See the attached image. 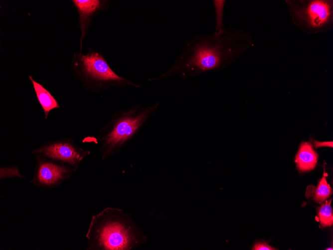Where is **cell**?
I'll return each mask as SVG.
<instances>
[{"label": "cell", "instance_id": "1", "mask_svg": "<svg viewBox=\"0 0 333 250\" xmlns=\"http://www.w3.org/2000/svg\"><path fill=\"white\" fill-rule=\"evenodd\" d=\"M253 46L249 33L231 26L220 33L195 35L186 42L182 52L166 71L149 80L173 76L184 79L209 71L222 69Z\"/></svg>", "mask_w": 333, "mask_h": 250}, {"label": "cell", "instance_id": "2", "mask_svg": "<svg viewBox=\"0 0 333 250\" xmlns=\"http://www.w3.org/2000/svg\"><path fill=\"white\" fill-rule=\"evenodd\" d=\"M86 238L87 250H132L147 241L143 231L130 215L112 207L92 217Z\"/></svg>", "mask_w": 333, "mask_h": 250}, {"label": "cell", "instance_id": "3", "mask_svg": "<svg viewBox=\"0 0 333 250\" xmlns=\"http://www.w3.org/2000/svg\"><path fill=\"white\" fill-rule=\"evenodd\" d=\"M159 105L157 102L143 107L138 104L116 110L98 131L97 141L102 161L116 155L134 139Z\"/></svg>", "mask_w": 333, "mask_h": 250}, {"label": "cell", "instance_id": "4", "mask_svg": "<svg viewBox=\"0 0 333 250\" xmlns=\"http://www.w3.org/2000/svg\"><path fill=\"white\" fill-rule=\"evenodd\" d=\"M71 68L74 77L89 91L97 93L111 87H141V84L114 72L102 53L91 48L85 54L74 53Z\"/></svg>", "mask_w": 333, "mask_h": 250}, {"label": "cell", "instance_id": "5", "mask_svg": "<svg viewBox=\"0 0 333 250\" xmlns=\"http://www.w3.org/2000/svg\"><path fill=\"white\" fill-rule=\"evenodd\" d=\"M293 23L310 35L333 28V0H286Z\"/></svg>", "mask_w": 333, "mask_h": 250}, {"label": "cell", "instance_id": "6", "mask_svg": "<svg viewBox=\"0 0 333 250\" xmlns=\"http://www.w3.org/2000/svg\"><path fill=\"white\" fill-rule=\"evenodd\" d=\"M32 155L39 154L60 162L74 172L90 151L76 144L71 138H63L45 142L31 151Z\"/></svg>", "mask_w": 333, "mask_h": 250}, {"label": "cell", "instance_id": "7", "mask_svg": "<svg viewBox=\"0 0 333 250\" xmlns=\"http://www.w3.org/2000/svg\"><path fill=\"white\" fill-rule=\"evenodd\" d=\"M35 166L30 182L42 189L55 188L68 180L74 172L64 164L39 154L33 155Z\"/></svg>", "mask_w": 333, "mask_h": 250}, {"label": "cell", "instance_id": "8", "mask_svg": "<svg viewBox=\"0 0 333 250\" xmlns=\"http://www.w3.org/2000/svg\"><path fill=\"white\" fill-rule=\"evenodd\" d=\"M79 15V28L81 31L80 52L82 42L90 27L93 18L101 11L107 10L111 3L106 0H72Z\"/></svg>", "mask_w": 333, "mask_h": 250}, {"label": "cell", "instance_id": "9", "mask_svg": "<svg viewBox=\"0 0 333 250\" xmlns=\"http://www.w3.org/2000/svg\"><path fill=\"white\" fill-rule=\"evenodd\" d=\"M318 158V155L313 149L311 143H302L295 159L297 169L301 172L314 169L316 166Z\"/></svg>", "mask_w": 333, "mask_h": 250}, {"label": "cell", "instance_id": "10", "mask_svg": "<svg viewBox=\"0 0 333 250\" xmlns=\"http://www.w3.org/2000/svg\"><path fill=\"white\" fill-rule=\"evenodd\" d=\"M28 78L32 84L37 99L43 111L44 118L47 119L50 112L60 108L57 101L42 84L35 81L31 75Z\"/></svg>", "mask_w": 333, "mask_h": 250}, {"label": "cell", "instance_id": "11", "mask_svg": "<svg viewBox=\"0 0 333 250\" xmlns=\"http://www.w3.org/2000/svg\"><path fill=\"white\" fill-rule=\"evenodd\" d=\"M332 192V189L328 184L326 177L323 176L319 180L317 187L312 185L308 186L306 196L308 198L312 197L316 202L321 203L330 197Z\"/></svg>", "mask_w": 333, "mask_h": 250}, {"label": "cell", "instance_id": "12", "mask_svg": "<svg viewBox=\"0 0 333 250\" xmlns=\"http://www.w3.org/2000/svg\"><path fill=\"white\" fill-rule=\"evenodd\" d=\"M332 200L326 201L318 208V216L321 225L324 227L332 226L333 224V214L331 206Z\"/></svg>", "mask_w": 333, "mask_h": 250}, {"label": "cell", "instance_id": "13", "mask_svg": "<svg viewBox=\"0 0 333 250\" xmlns=\"http://www.w3.org/2000/svg\"><path fill=\"white\" fill-rule=\"evenodd\" d=\"M213 2L215 13V30L214 32L220 33L225 28L223 24L224 8L225 0H214Z\"/></svg>", "mask_w": 333, "mask_h": 250}, {"label": "cell", "instance_id": "14", "mask_svg": "<svg viewBox=\"0 0 333 250\" xmlns=\"http://www.w3.org/2000/svg\"><path fill=\"white\" fill-rule=\"evenodd\" d=\"M252 250H275V248L269 246L266 243L263 242H256L252 248Z\"/></svg>", "mask_w": 333, "mask_h": 250}, {"label": "cell", "instance_id": "15", "mask_svg": "<svg viewBox=\"0 0 333 250\" xmlns=\"http://www.w3.org/2000/svg\"><path fill=\"white\" fill-rule=\"evenodd\" d=\"M314 146L316 148H318L321 147H333V142L328 141V142H319L315 141L314 142Z\"/></svg>", "mask_w": 333, "mask_h": 250}, {"label": "cell", "instance_id": "16", "mask_svg": "<svg viewBox=\"0 0 333 250\" xmlns=\"http://www.w3.org/2000/svg\"><path fill=\"white\" fill-rule=\"evenodd\" d=\"M326 250H333V248H329V249H326Z\"/></svg>", "mask_w": 333, "mask_h": 250}]
</instances>
